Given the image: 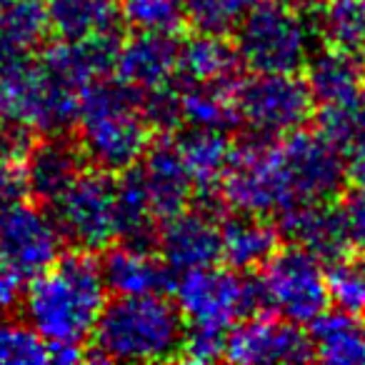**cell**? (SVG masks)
I'll use <instances>...</instances> for the list:
<instances>
[{
  "instance_id": "obj_1",
  "label": "cell",
  "mask_w": 365,
  "mask_h": 365,
  "mask_svg": "<svg viewBox=\"0 0 365 365\" xmlns=\"http://www.w3.org/2000/svg\"><path fill=\"white\" fill-rule=\"evenodd\" d=\"M106 280L91 255L58 258L23 290L26 320L48 343L83 345L106 308Z\"/></svg>"
},
{
  "instance_id": "obj_2",
  "label": "cell",
  "mask_w": 365,
  "mask_h": 365,
  "mask_svg": "<svg viewBox=\"0 0 365 365\" xmlns=\"http://www.w3.org/2000/svg\"><path fill=\"white\" fill-rule=\"evenodd\" d=\"M78 148L83 158L106 173L133 168L150 148V125L128 86L98 81L78 98Z\"/></svg>"
},
{
  "instance_id": "obj_3",
  "label": "cell",
  "mask_w": 365,
  "mask_h": 365,
  "mask_svg": "<svg viewBox=\"0 0 365 365\" xmlns=\"http://www.w3.org/2000/svg\"><path fill=\"white\" fill-rule=\"evenodd\" d=\"M182 315L163 293L118 295L93 330V358L118 363H158L175 358L182 343Z\"/></svg>"
},
{
  "instance_id": "obj_4",
  "label": "cell",
  "mask_w": 365,
  "mask_h": 365,
  "mask_svg": "<svg viewBox=\"0 0 365 365\" xmlns=\"http://www.w3.org/2000/svg\"><path fill=\"white\" fill-rule=\"evenodd\" d=\"M78 93L53 81L31 56L0 71V115L28 133L58 135L78 115Z\"/></svg>"
},
{
  "instance_id": "obj_5",
  "label": "cell",
  "mask_w": 365,
  "mask_h": 365,
  "mask_svg": "<svg viewBox=\"0 0 365 365\" xmlns=\"http://www.w3.org/2000/svg\"><path fill=\"white\" fill-rule=\"evenodd\" d=\"M235 31L240 63L253 73H298L313 56V28L293 6H253Z\"/></svg>"
},
{
  "instance_id": "obj_6",
  "label": "cell",
  "mask_w": 365,
  "mask_h": 365,
  "mask_svg": "<svg viewBox=\"0 0 365 365\" xmlns=\"http://www.w3.org/2000/svg\"><path fill=\"white\" fill-rule=\"evenodd\" d=\"M223 200L240 213L273 215L295 205L290 178L285 170L280 143L273 138H253L233 148L228 170L220 180Z\"/></svg>"
},
{
  "instance_id": "obj_7",
  "label": "cell",
  "mask_w": 365,
  "mask_h": 365,
  "mask_svg": "<svg viewBox=\"0 0 365 365\" xmlns=\"http://www.w3.org/2000/svg\"><path fill=\"white\" fill-rule=\"evenodd\" d=\"M175 305L188 323L230 330L238 320L265 308V300L258 280L213 263L182 270L175 283Z\"/></svg>"
},
{
  "instance_id": "obj_8",
  "label": "cell",
  "mask_w": 365,
  "mask_h": 365,
  "mask_svg": "<svg viewBox=\"0 0 365 365\" xmlns=\"http://www.w3.org/2000/svg\"><path fill=\"white\" fill-rule=\"evenodd\" d=\"M233 103L238 123L263 138L300 130L315 108L308 86L295 73H255L233 86Z\"/></svg>"
},
{
  "instance_id": "obj_9",
  "label": "cell",
  "mask_w": 365,
  "mask_h": 365,
  "mask_svg": "<svg viewBox=\"0 0 365 365\" xmlns=\"http://www.w3.org/2000/svg\"><path fill=\"white\" fill-rule=\"evenodd\" d=\"M258 283L265 308H273L280 318L298 325L310 323L328 310L330 300L323 260L298 245L275 250L263 265V278Z\"/></svg>"
},
{
  "instance_id": "obj_10",
  "label": "cell",
  "mask_w": 365,
  "mask_h": 365,
  "mask_svg": "<svg viewBox=\"0 0 365 365\" xmlns=\"http://www.w3.org/2000/svg\"><path fill=\"white\" fill-rule=\"evenodd\" d=\"M51 203L63 238L78 248H108L118 238V193L106 170H83Z\"/></svg>"
},
{
  "instance_id": "obj_11",
  "label": "cell",
  "mask_w": 365,
  "mask_h": 365,
  "mask_svg": "<svg viewBox=\"0 0 365 365\" xmlns=\"http://www.w3.org/2000/svg\"><path fill=\"white\" fill-rule=\"evenodd\" d=\"M63 233L38 205L11 203L0 215V255L26 280L51 268L63 255Z\"/></svg>"
},
{
  "instance_id": "obj_12",
  "label": "cell",
  "mask_w": 365,
  "mask_h": 365,
  "mask_svg": "<svg viewBox=\"0 0 365 365\" xmlns=\"http://www.w3.org/2000/svg\"><path fill=\"white\" fill-rule=\"evenodd\" d=\"M285 170L290 178V188L295 205L308 200H330L345 182L343 153L323 135V133L295 130L280 140Z\"/></svg>"
},
{
  "instance_id": "obj_13",
  "label": "cell",
  "mask_w": 365,
  "mask_h": 365,
  "mask_svg": "<svg viewBox=\"0 0 365 365\" xmlns=\"http://www.w3.org/2000/svg\"><path fill=\"white\" fill-rule=\"evenodd\" d=\"M310 335L300 330L298 323L285 318L248 315L228 330L223 358L233 363H303L313 358Z\"/></svg>"
},
{
  "instance_id": "obj_14",
  "label": "cell",
  "mask_w": 365,
  "mask_h": 365,
  "mask_svg": "<svg viewBox=\"0 0 365 365\" xmlns=\"http://www.w3.org/2000/svg\"><path fill=\"white\" fill-rule=\"evenodd\" d=\"M160 258L170 270H193L205 268L220 260V225L218 215L208 205L195 210H180L163 220L158 233Z\"/></svg>"
},
{
  "instance_id": "obj_15",
  "label": "cell",
  "mask_w": 365,
  "mask_h": 365,
  "mask_svg": "<svg viewBox=\"0 0 365 365\" xmlns=\"http://www.w3.org/2000/svg\"><path fill=\"white\" fill-rule=\"evenodd\" d=\"M280 230L293 240V245L330 263L348 255L353 245L343 208L330 200H308L288 208L280 213Z\"/></svg>"
},
{
  "instance_id": "obj_16",
  "label": "cell",
  "mask_w": 365,
  "mask_h": 365,
  "mask_svg": "<svg viewBox=\"0 0 365 365\" xmlns=\"http://www.w3.org/2000/svg\"><path fill=\"white\" fill-rule=\"evenodd\" d=\"M118 38L98 36V38H78V41H66L51 46L41 58V66L53 81L66 86L68 91L81 96L88 86L103 81L115 66Z\"/></svg>"
},
{
  "instance_id": "obj_17",
  "label": "cell",
  "mask_w": 365,
  "mask_h": 365,
  "mask_svg": "<svg viewBox=\"0 0 365 365\" xmlns=\"http://www.w3.org/2000/svg\"><path fill=\"white\" fill-rule=\"evenodd\" d=\"M113 71L123 86L135 93L168 86L178 71V43L173 33L135 31L125 43H118Z\"/></svg>"
},
{
  "instance_id": "obj_18",
  "label": "cell",
  "mask_w": 365,
  "mask_h": 365,
  "mask_svg": "<svg viewBox=\"0 0 365 365\" xmlns=\"http://www.w3.org/2000/svg\"><path fill=\"white\" fill-rule=\"evenodd\" d=\"M135 170L158 220H168L170 215L188 208L193 180L182 165L175 145L163 143V145L148 148L145 155L135 163Z\"/></svg>"
},
{
  "instance_id": "obj_19",
  "label": "cell",
  "mask_w": 365,
  "mask_h": 365,
  "mask_svg": "<svg viewBox=\"0 0 365 365\" xmlns=\"http://www.w3.org/2000/svg\"><path fill=\"white\" fill-rule=\"evenodd\" d=\"M83 163L86 158H83L81 148L61 138V133L46 135V140L28 145L26 155H23L26 190H31L41 200H53L81 175Z\"/></svg>"
},
{
  "instance_id": "obj_20",
  "label": "cell",
  "mask_w": 365,
  "mask_h": 365,
  "mask_svg": "<svg viewBox=\"0 0 365 365\" xmlns=\"http://www.w3.org/2000/svg\"><path fill=\"white\" fill-rule=\"evenodd\" d=\"M106 288L115 295L163 293L170 285V268L165 260L148 250V245L120 243L108 250L101 263Z\"/></svg>"
},
{
  "instance_id": "obj_21",
  "label": "cell",
  "mask_w": 365,
  "mask_h": 365,
  "mask_svg": "<svg viewBox=\"0 0 365 365\" xmlns=\"http://www.w3.org/2000/svg\"><path fill=\"white\" fill-rule=\"evenodd\" d=\"M240 56L235 46L225 41V36L198 33L195 38L178 46V76L185 83L200 86H225L233 88L238 83Z\"/></svg>"
},
{
  "instance_id": "obj_22",
  "label": "cell",
  "mask_w": 365,
  "mask_h": 365,
  "mask_svg": "<svg viewBox=\"0 0 365 365\" xmlns=\"http://www.w3.org/2000/svg\"><path fill=\"white\" fill-rule=\"evenodd\" d=\"M278 250V228L265 215L240 213L220 225V260L233 270L263 268Z\"/></svg>"
},
{
  "instance_id": "obj_23",
  "label": "cell",
  "mask_w": 365,
  "mask_h": 365,
  "mask_svg": "<svg viewBox=\"0 0 365 365\" xmlns=\"http://www.w3.org/2000/svg\"><path fill=\"white\" fill-rule=\"evenodd\" d=\"M308 86L310 96L320 106L345 101L365 91V61L348 48L330 46L308 58Z\"/></svg>"
},
{
  "instance_id": "obj_24",
  "label": "cell",
  "mask_w": 365,
  "mask_h": 365,
  "mask_svg": "<svg viewBox=\"0 0 365 365\" xmlns=\"http://www.w3.org/2000/svg\"><path fill=\"white\" fill-rule=\"evenodd\" d=\"M178 155L188 170L193 188H198L203 195H213V190L220 188L225 170H228L233 145L223 130H205V128H190L182 133L175 143Z\"/></svg>"
},
{
  "instance_id": "obj_25",
  "label": "cell",
  "mask_w": 365,
  "mask_h": 365,
  "mask_svg": "<svg viewBox=\"0 0 365 365\" xmlns=\"http://www.w3.org/2000/svg\"><path fill=\"white\" fill-rule=\"evenodd\" d=\"M48 23L66 41L113 36L120 21L118 0H48Z\"/></svg>"
},
{
  "instance_id": "obj_26",
  "label": "cell",
  "mask_w": 365,
  "mask_h": 365,
  "mask_svg": "<svg viewBox=\"0 0 365 365\" xmlns=\"http://www.w3.org/2000/svg\"><path fill=\"white\" fill-rule=\"evenodd\" d=\"M310 343L313 353L325 363L355 365L365 363L363 330L355 323V315H348L335 308L333 313L323 310L318 318L310 320Z\"/></svg>"
},
{
  "instance_id": "obj_27",
  "label": "cell",
  "mask_w": 365,
  "mask_h": 365,
  "mask_svg": "<svg viewBox=\"0 0 365 365\" xmlns=\"http://www.w3.org/2000/svg\"><path fill=\"white\" fill-rule=\"evenodd\" d=\"M180 118L188 128L228 133L238 123L233 88L185 83V91H180Z\"/></svg>"
},
{
  "instance_id": "obj_28",
  "label": "cell",
  "mask_w": 365,
  "mask_h": 365,
  "mask_svg": "<svg viewBox=\"0 0 365 365\" xmlns=\"http://www.w3.org/2000/svg\"><path fill=\"white\" fill-rule=\"evenodd\" d=\"M118 193V238L125 243L145 245L155 235L158 218L153 215L143 182L135 165L123 170V178L115 182Z\"/></svg>"
},
{
  "instance_id": "obj_29",
  "label": "cell",
  "mask_w": 365,
  "mask_h": 365,
  "mask_svg": "<svg viewBox=\"0 0 365 365\" xmlns=\"http://www.w3.org/2000/svg\"><path fill=\"white\" fill-rule=\"evenodd\" d=\"M318 125L325 138L343 155H363L365 153V91L345 101L320 106Z\"/></svg>"
},
{
  "instance_id": "obj_30",
  "label": "cell",
  "mask_w": 365,
  "mask_h": 365,
  "mask_svg": "<svg viewBox=\"0 0 365 365\" xmlns=\"http://www.w3.org/2000/svg\"><path fill=\"white\" fill-rule=\"evenodd\" d=\"M48 23L43 0H0V41L31 53L46 41Z\"/></svg>"
},
{
  "instance_id": "obj_31",
  "label": "cell",
  "mask_w": 365,
  "mask_h": 365,
  "mask_svg": "<svg viewBox=\"0 0 365 365\" xmlns=\"http://www.w3.org/2000/svg\"><path fill=\"white\" fill-rule=\"evenodd\" d=\"M255 0H182L185 21L198 33L228 36L243 23Z\"/></svg>"
},
{
  "instance_id": "obj_32",
  "label": "cell",
  "mask_w": 365,
  "mask_h": 365,
  "mask_svg": "<svg viewBox=\"0 0 365 365\" xmlns=\"http://www.w3.org/2000/svg\"><path fill=\"white\" fill-rule=\"evenodd\" d=\"M325 280H328V300L335 308L348 315L365 313V258L343 255L333 260Z\"/></svg>"
},
{
  "instance_id": "obj_33",
  "label": "cell",
  "mask_w": 365,
  "mask_h": 365,
  "mask_svg": "<svg viewBox=\"0 0 365 365\" xmlns=\"http://www.w3.org/2000/svg\"><path fill=\"white\" fill-rule=\"evenodd\" d=\"M48 363V340L28 320L0 318V365Z\"/></svg>"
},
{
  "instance_id": "obj_34",
  "label": "cell",
  "mask_w": 365,
  "mask_h": 365,
  "mask_svg": "<svg viewBox=\"0 0 365 365\" xmlns=\"http://www.w3.org/2000/svg\"><path fill=\"white\" fill-rule=\"evenodd\" d=\"M320 31L330 46L358 51L365 46V0L328 3L320 21Z\"/></svg>"
},
{
  "instance_id": "obj_35",
  "label": "cell",
  "mask_w": 365,
  "mask_h": 365,
  "mask_svg": "<svg viewBox=\"0 0 365 365\" xmlns=\"http://www.w3.org/2000/svg\"><path fill=\"white\" fill-rule=\"evenodd\" d=\"M118 8L133 31L175 33L185 21L182 0H118Z\"/></svg>"
},
{
  "instance_id": "obj_36",
  "label": "cell",
  "mask_w": 365,
  "mask_h": 365,
  "mask_svg": "<svg viewBox=\"0 0 365 365\" xmlns=\"http://www.w3.org/2000/svg\"><path fill=\"white\" fill-rule=\"evenodd\" d=\"M138 103H140V113L150 130L158 133H170L182 123L180 118V91H173L170 83L153 91L138 93Z\"/></svg>"
},
{
  "instance_id": "obj_37",
  "label": "cell",
  "mask_w": 365,
  "mask_h": 365,
  "mask_svg": "<svg viewBox=\"0 0 365 365\" xmlns=\"http://www.w3.org/2000/svg\"><path fill=\"white\" fill-rule=\"evenodd\" d=\"M225 338L228 330L190 323L188 330H182L180 355L190 363H213L225 355Z\"/></svg>"
},
{
  "instance_id": "obj_38",
  "label": "cell",
  "mask_w": 365,
  "mask_h": 365,
  "mask_svg": "<svg viewBox=\"0 0 365 365\" xmlns=\"http://www.w3.org/2000/svg\"><path fill=\"white\" fill-rule=\"evenodd\" d=\"M26 193V178H23V158L0 148V205L8 208Z\"/></svg>"
},
{
  "instance_id": "obj_39",
  "label": "cell",
  "mask_w": 365,
  "mask_h": 365,
  "mask_svg": "<svg viewBox=\"0 0 365 365\" xmlns=\"http://www.w3.org/2000/svg\"><path fill=\"white\" fill-rule=\"evenodd\" d=\"M26 290V278L0 255V313L11 310Z\"/></svg>"
},
{
  "instance_id": "obj_40",
  "label": "cell",
  "mask_w": 365,
  "mask_h": 365,
  "mask_svg": "<svg viewBox=\"0 0 365 365\" xmlns=\"http://www.w3.org/2000/svg\"><path fill=\"white\" fill-rule=\"evenodd\" d=\"M345 223H348V235L350 243L358 245L365 253V195L355 193V198H350V203L343 208Z\"/></svg>"
},
{
  "instance_id": "obj_41",
  "label": "cell",
  "mask_w": 365,
  "mask_h": 365,
  "mask_svg": "<svg viewBox=\"0 0 365 365\" xmlns=\"http://www.w3.org/2000/svg\"><path fill=\"white\" fill-rule=\"evenodd\" d=\"M345 180L353 185L355 193L365 195V153L353 158V165H348V170H345Z\"/></svg>"
},
{
  "instance_id": "obj_42",
  "label": "cell",
  "mask_w": 365,
  "mask_h": 365,
  "mask_svg": "<svg viewBox=\"0 0 365 365\" xmlns=\"http://www.w3.org/2000/svg\"><path fill=\"white\" fill-rule=\"evenodd\" d=\"M260 3H273V6H298L300 0H260Z\"/></svg>"
},
{
  "instance_id": "obj_43",
  "label": "cell",
  "mask_w": 365,
  "mask_h": 365,
  "mask_svg": "<svg viewBox=\"0 0 365 365\" xmlns=\"http://www.w3.org/2000/svg\"><path fill=\"white\" fill-rule=\"evenodd\" d=\"M323 3H325V6H328V3H338V0H323Z\"/></svg>"
},
{
  "instance_id": "obj_44",
  "label": "cell",
  "mask_w": 365,
  "mask_h": 365,
  "mask_svg": "<svg viewBox=\"0 0 365 365\" xmlns=\"http://www.w3.org/2000/svg\"><path fill=\"white\" fill-rule=\"evenodd\" d=\"M360 330H363V343H365V323H363V328H360Z\"/></svg>"
},
{
  "instance_id": "obj_45",
  "label": "cell",
  "mask_w": 365,
  "mask_h": 365,
  "mask_svg": "<svg viewBox=\"0 0 365 365\" xmlns=\"http://www.w3.org/2000/svg\"><path fill=\"white\" fill-rule=\"evenodd\" d=\"M3 210H6V208H3V205H0V215H3Z\"/></svg>"
},
{
  "instance_id": "obj_46",
  "label": "cell",
  "mask_w": 365,
  "mask_h": 365,
  "mask_svg": "<svg viewBox=\"0 0 365 365\" xmlns=\"http://www.w3.org/2000/svg\"><path fill=\"white\" fill-rule=\"evenodd\" d=\"M0 123H3V115H0ZM0 128H3V125H0Z\"/></svg>"
},
{
  "instance_id": "obj_47",
  "label": "cell",
  "mask_w": 365,
  "mask_h": 365,
  "mask_svg": "<svg viewBox=\"0 0 365 365\" xmlns=\"http://www.w3.org/2000/svg\"><path fill=\"white\" fill-rule=\"evenodd\" d=\"M363 51H365V46H363Z\"/></svg>"
}]
</instances>
